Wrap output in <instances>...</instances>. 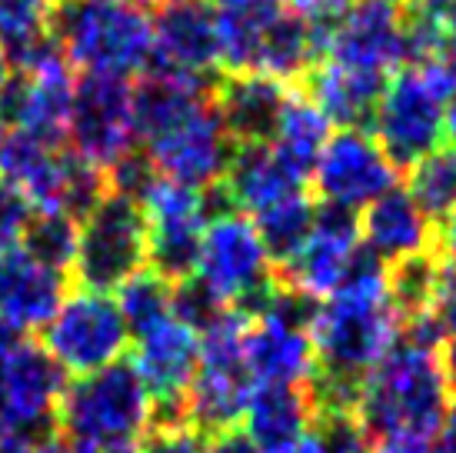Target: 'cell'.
<instances>
[{
    "instance_id": "cell-35",
    "label": "cell",
    "mask_w": 456,
    "mask_h": 453,
    "mask_svg": "<svg viewBox=\"0 0 456 453\" xmlns=\"http://www.w3.org/2000/svg\"><path fill=\"white\" fill-rule=\"evenodd\" d=\"M314 433L320 437L327 453H373V441L367 437V430L360 424L356 414L346 410H330V414H317L314 420Z\"/></svg>"
},
{
    "instance_id": "cell-21",
    "label": "cell",
    "mask_w": 456,
    "mask_h": 453,
    "mask_svg": "<svg viewBox=\"0 0 456 453\" xmlns=\"http://www.w3.org/2000/svg\"><path fill=\"white\" fill-rule=\"evenodd\" d=\"M67 297V274L37 264L24 247L0 251V320L27 330H44Z\"/></svg>"
},
{
    "instance_id": "cell-29",
    "label": "cell",
    "mask_w": 456,
    "mask_h": 453,
    "mask_svg": "<svg viewBox=\"0 0 456 453\" xmlns=\"http://www.w3.org/2000/svg\"><path fill=\"white\" fill-rule=\"evenodd\" d=\"M330 134H333V124L323 117L317 103L310 101L304 90H290L283 113H280L277 134L270 140V151L277 153L293 174L306 180L314 174V164H317L320 151L327 147Z\"/></svg>"
},
{
    "instance_id": "cell-2",
    "label": "cell",
    "mask_w": 456,
    "mask_h": 453,
    "mask_svg": "<svg viewBox=\"0 0 456 453\" xmlns=\"http://www.w3.org/2000/svg\"><path fill=\"white\" fill-rule=\"evenodd\" d=\"M450 407L453 393L440 353L396 340L363 383L356 416L373 447L387 441L430 443L444 427Z\"/></svg>"
},
{
    "instance_id": "cell-32",
    "label": "cell",
    "mask_w": 456,
    "mask_h": 453,
    "mask_svg": "<svg viewBox=\"0 0 456 453\" xmlns=\"http://www.w3.org/2000/svg\"><path fill=\"white\" fill-rule=\"evenodd\" d=\"M410 197L430 220H444L456 210V147L440 144L410 167Z\"/></svg>"
},
{
    "instance_id": "cell-23",
    "label": "cell",
    "mask_w": 456,
    "mask_h": 453,
    "mask_svg": "<svg viewBox=\"0 0 456 453\" xmlns=\"http://www.w3.org/2000/svg\"><path fill=\"white\" fill-rule=\"evenodd\" d=\"M214 87L207 80L170 70H143L134 84V127L143 144H153L157 137L170 134L174 127L187 124L193 113L210 103Z\"/></svg>"
},
{
    "instance_id": "cell-33",
    "label": "cell",
    "mask_w": 456,
    "mask_h": 453,
    "mask_svg": "<svg viewBox=\"0 0 456 453\" xmlns=\"http://www.w3.org/2000/svg\"><path fill=\"white\" fill-rule=\"evenodd\" d=\"M77 237H80V224H77L74 217L37 210L34 220H30V226H27L20 247H24L37 264L67 274V270L74 267V257H77Z\"/></svg>"
},
{
    "instance_id": "cell-25",
    "label": "cell",
    "mask_w": 456,
    "mask_h": 453,
    "mask_svg": "<svg viewBox=\"0 0 456 453\" xmlns=\"http://www.w3.org/2000/svg\"><path fill=\"white\" fill-rule=\"evenodd\" d=\"M220 184L230 194L233 207L247 217L264 214L270 207H277V203L290 201V197L306 190L304 177L293 174L290 167L270 151V144L237 147L227 177Z\"/></svg>"
},
{
    "instance_id": "cell-15",
    "label": "cell",
    "mask_w": 456,
    "mask_h": 453,
    "mask_svg": "<svg viewBox=\"0 0 456 453\" xmlns=\"http://www.w3.org/2000/svg\"><path fill=\"white\" fill-rule=\"evenodd\" d=\"M363 251L360 240V217L354 210L340 207H317L314 230L300 251L293 253L287 264L273 267L277 284L290 290H300L314 301H327L330 293H337L354 267L356 253Z\"/></svg>"
},
{
    "instance_id": "cell-19",
    "label": "cell",
    "mask_w": 456,
    "mask_h": 453,
    "mask_svg": "<svg viewBox=\"0 0 456 453\" xmlns=\"http://www.w3.org/2000/svg\"><path fill=\"white\" fill-rule=\"evenodd\" d=\"M70 63H57L37 74H13L11 87L0 97V127L24 130L51 147H61L70 124Z\"/></svg>"
},
{
    "instance_id": "cell-18",
    "label": "cell",
    "mask_w": 456,
    "mask_h": 453,
    "mask_svg": "<svg viewBox=\"0 0 456 453\" xmlns=\"http://www.w3.org/2000/svg\"><path fill=\"white\" fill-rule=\"evenodd\" d=\"M153 61L151 67L170 74L207 80L220 67L214 4L207 0H160L151 17ZM147 67V70H151Z\"/></svg>"
},
{
    "instance_id": "cell-8",
    "label": "cell",
    "mask_w": 456,
    "mask_h": 453,
    "mask_svg": "<svg viewBox=\"0 0 456 453\" xmlns=\"http://www.w3.org/2000/svg\"><path fill=\"white\" fill-rule=\"evenodd\" d=\"M147 267V220L137 201L107 194L84 220L77 237L74 274L77 287L114 293Z\"/></svg>"
},
{
    "instance_id": "cell-1",
    "label": "cell",
    "mask_w": 456,
    "mask_h": 453,
    "mask_svg": "<svg viewBox=\"0 0 456 453\" xmlns=\"http://www.w3.org/2000/svg\"><path fill=\"white\" fill-rule=\"evenodd\" d=\"M396 340L400 317L387 301V264L363 247L340 290L320 303L310 327L317 374L306 387L317 414H356L363 383Z\"/></svg>"
},
{
    "instance_id": "cell-14",
    "label": "cell",
    "mask_w": 456,
    "mask_h": 453,
    "mask_svg": "<svg viewBox=\"0 0 456 453\" xmlns=\"http://www.w3.org/2000/svg\"><path fill=\"white\" fill-rule=\"evenodd\" d=\"M130 364L153 400V427L187 424V393L200 364V334L170 317L137 337Z\"/></svg>"
},
{
    "instance_id": "cell-48",
    "label": "cell",
    "mask_w": 456,
    "mask_h": 453,
    "mask_svg": "<svg viewBox=\"0 0 456 453\" xmlns=\"http://www.w3.org/2000/svg\"><path fill=\"white\" fill-rule=\"evenodd\" d=\"M110 453H140L137 447H130V450H110Z\"/></svg>"
},
{
    "instance_id": "cell-5",
    "label": "cell",
    "mask_w": 456,
    "mask_h": 453,
    "mask_svg": "<svg viewBox=\"0 0 456 453\" xmlns=\"http://www.w3.org/2000/svg\"><path fill=\"white\" fill-rule=\"evenodd\" d=\"M57 430H64L97 453L130 450L153 430V400L130 360L97 374L67 380Z\"/></svg>"
},
{
    "instance_id": "cell-46",
    "label": "cell",
    "mask_w": 456,
    "mask_h": 453,
    "mask_svg": "<svg viewBox=\"0 0 456 453\" xmlns=\"http://www.w3.org/2000/svg\"><path fill=\"white\" fill-rule=\"evenodd\" d=\"M444 130H446V144H453L456 147V97L450 103H446V117H444Z\"/></svg>"
},
{
    "instance_id": "cell-49",
    "label": "cell",
    "mask_w": 456,
    "mask_h": 453,
    "mask_svg": "<svg viewBox=\"0 0 456 453\" xmlns=\"http://www.w3.org/2000/svg\"><path fill=\"white\" fill-rule=\"evenodd\" d=\"M137 4H160V0H137Z\"/></svg>"
},
{
    "instance_id": "cell-24",
    "label": "cell",
    "mask_w": 456,
    "mask_h": 453,
    "mask_svg": "<svg viewBox=\"0 0 456 453\" xmlns=\"http://www.w3.org/2000/svg\"><path fill=\"white\" fill-rule=\"evenodd\" d=\"M314 420L317 407L306 383H254L240 427L260 447V453H270L304 437Z\"/></svg>"
},
{
    "instance_id": "cell-12",
    "label": "cell",
    "mask_w": 456,
    "mask_h": 453,
    "mask_svg": "<svg viewBox=\"0 0 456 453\" xmlns=\"http://www.w3.org/2000/svg\"><path fill=\"white\" fill-rule=\"evenodd\" d=\"M396 177L400 170L390 164V157L383 153L370 130L340 127L330 134L327 147L320 151L310 180L320 203L356 214L396 187Z\"/></svg>"
},
{
    "instance_id": "cell-16",
    "label": "cell",
    "mask_w": 456,
    "mask_h": 453,
    "mask_svg": "<svg viewBox=\"0 0 456 453\" xmlns=\"http://www.w3.org/2000/svg\"><path fill=\"white\" fill-rule=\"evenodd\" d=\"M233 153H237V144L230 140L214 101L193 113L187 124L174 127L170 134L147 144V157L157 167V174L191 190L220 184L227 177Z\"/></svg>"
},
{
    "instance_id": "cell-27",
    "label": "cell",
    "mask_w": 456,
    "mask_h": 453,
    "mask_svg": "<svg viewBox=\"0 0 456 453\" xmlns=\"http://www.w3.org/2000/svg\"><path fill=\"white\" fill-rule=\"evenodd\" d=\"M383 87H387V77L350 70L333 61H320L304 77V94L323 111L330 124L360 127V130H370L373 124Z\"/></svg>"
},
{
    "instance_id": "cell-34",
    "label": "cell",
    "mask_w": 456,
    "mask_h": 453,
    "mask_svg": "<svg viewBox=\"0 0 456 453\" xmlns=\"http://www.w3.org/2000/svg\"><path fill=\"white\" fill-rule=\"evenodd\" d=\"M227 310H230L227 303L216 301L214 293L203 287L197 277H187V280H180V284H174L170 314H174V320H180L183 327L203 334L207 327H214L216 320L227 314Z\"/></svg>"
},
{
    "instance_id": "cell-11",
    "label": "cell",
    "mask_w": 456,
    "mask_h": 453,
    "mask_svg": "<svg viewBox=\"0 0 456 453\" xmlns=\"http://www.w3.org/2000/svg\"><path fill=\"white\" fill-rule=\"evenodd\" d=\"M323 54L363 74H396L410 63V13L400 0H354L327 30Z\"/></svg>"
},
{
    "instance_id": "cell-10",
    "label": "cell",
    "mask_w": 456,
    "mask_h": 453,
    "mask_svg": "<svg viewBox=\"0 0 456 453\" xmlns=\"http://www.w3.org/2000/svg\"><path fill=\"white\" fill-rule=\"evenodd\" d=\"M67 140L74 153L101 167L103 174L134 151V80L114 74H80L70 97Z\"/></svg>"
},
{
    "instance_id": "cell-44",
    "label": "cell",
    "mask_w": 456,
    "mask_h": 453,
    "mask_svg": "<svg viewBox=\"0 0 456 453\" xmlns=\"http://www.w3.org/2000/svg\"><path fill=\"white\" fill-rule=\"evenodd\" d=\"M440 27H444L446 40H456V0H450L440 13Z\"/></svg>"
},
{
    "instance_id": "cell-43",
    "label": "cell",
    "mask_w": 456,
    "mask_h": 453,
    "mask_svg": "<svg viewBox=\"0 0 456 453\" xmlns=\"http://www.w3.org/2000/svg\"><path fill=\"white\" fill-rule=\"evenodd\" d=\"M270 453H327L323 450V443H320V437L314 433V427L306 430L304 437H297L293 443H287V447H280V450H270Z\"/></svg>"
},
{
    "instance_id": "cell-9",
    "label": "cell",
    "mask_w": 456,
    "mask_h": 453,
    "mask_svg": "<svg viewBox=\"0 0 456 453\" xmlns=\"http://www.w3.org/2000/svg\"><path fill=\"white\" fill-rule=\"evenodd\" d=\"M40 334V347L51 353L53 364L64 374L74 377H87L124 360L130 347V330L120 317L114 293H94L80 287L64 297Z\"/></svg>"
},
{
    "instance_id": "cell-30",
    "label": "cell",
    "mask_w": 456,
    "mask_h": 453,
    "mask_svg": "<svg viewBox=\"0 0 456 453\" xmlns=\"http://www.w3.org/2000/svg\"><path fill=\"white\" fill-rule=\"evenodd\" d=\"M250 220H254L256 234L264 240L273 267H280L306 243L310 230H314V220H317V203L304 190V194H297V197L277 203V207H270V210L250 217Z\"/></svg>"
},
{
    "instance_id": "cell-7",
    "label": "cell",
    "mask_w": 456,
    "mask_h": 453,
    "mask_svg": "<svg viewBox=\"0 0 456 453\" xmlns=\"http://www.w3.org/2000/svg\"><path fill=\"white\" fill-rule=\"evenodd\" d=\"M193 277L200 280L216 301L250 320L264 310L266 297L277 284L273 260L266 253L264 240L256 234L254 220L240 210L207 220Z\"/></svg>"
},
{
    "instance_id": "cell-17",
    "label": "cell",
    "mask_w": 456,
    "mask_h": 453,
    "mask_svg": "<svg viewBox=\"0 0 456 453\" xmlns=\"http://www.w3.org/2000/svg\"><path fill=\"white\" fill-rule=\"evenodd\" d=\"M67 374L40 343L24 340L7 357H0V424L51 433L57 424V407L64 397Z\"/></svg>"
},
{
    "instance_id": "cell-47",
    "label": "cell",
    "mask_w": 456,
    "mask_h": 453,
    "mask_svg": "<svg viewBox=\"0 0 456 453\" xmlns=\"http://www.w3.org/2000/svg\"><path fill=\"white\" fill-rule=\"evenodd\" d=\"M11 77H13L11 63L4 61V54H0V97H4V90L11 87Z\"/></svg>"
},
{
    "instance_id": "cell-31",
    "label": "cell",
    "mask_w": 456,
    "mask_h": 453,
    "mask_svg": "<svg viewBox=\"0 0 456 453\" xmlns=\"http://www.w3.org/2000/svg\"><path fill=\"white\" fill-rule=\"evenodd\" d=\"M114 301L120 307V317L127 324L130 337H143L153 327L170 320V301H174V284L153 270H140L127 284L114 290Z\"/></svg>"
},
{
    "instance_id": "cell-22",
    "label": "cell",
    "mask_w": 456,
    "mask_h": 453,
    "mask_svg": "<svg viewBox=\"0 0 456 453\" xmlns=\"http://www.w3.org/2000/svg\"><path fill=\"white\" fill-rule=\"evenodd\" d=\"M360 240L373 257H380L383 264L390 267L410 260V257L433 253L436 230H433L430 217L419 210V203L410 197V190L393 187L370 207H363Z\"/></svg>"
},
{
    "instance_id": "cell-38",
    "label": "cell",
    "mask_w": 456,
    "mask_h": 453,
    "mask_svg": "<svg viewBox=\"0 0 456 453\" xmlns=\"http://www.w3.org/2000/svg\"><path fill=\"white\" fill-rule=\"evenodd\" d=\"M203 453H260V447L243 433V427H233L207 437V450Z\"/></svg>"
},
{
    "instance_id": "cell-39",
    "label": "cell",
    "mask_w": 456,
    "mask_h": 453,
    "mask_svg": "<svg viewBox=\"0 0 456 453\" xmlns=\"http://www.w3.org/2000/svg\"><path fill=\"white\" fill-rule=\"evenodd\" d=\"M433 253L436 260L456 270V210L450 217L440 220V230H436V243H433Z\"/></svg>"
},
{
    "instance_id": "cell-6",
    "label": "cell",
    "mask_w": 456,
    "mask_h": 453,
    "mask_svg": "<svg viewBox=\"0 0 456 453\" xmlns=\"http://www.w3.org/2000/svg\"><path fill=\"white\" fill-rule=\"evenodd\" d=\"M250 317L227 310L214 327L200 334V364L187 393V424L214 437L243 424L247 400L254 393V377L247 370L243 343H247Z\"/></svg>"
},
{
    "instance_id": "cell-13",
    "label": "cell",
    "mask_w": 456,
    "mask_h": 453,
    "mask_svg": "<svg viewBox=\"0 0 456 453\" xmlns=\"http://www.w3.org/2000/svg\"><path fill=\"white\" fill-rule=\"evenodd\" d=\"M140 210L147 220V267L170 284L193 277L207 226L200 190L157 177L143 194Z\"/></svg>"
},
{
    "instance_id": "cell-26",
    "label": "cell",
    "mask_w": 456,
    "mask_h": 453,
    "mask_svg": "<svg viewBox=\"0 0 456 453\" xmlns=\"http://www.w3.org/2000/svg\"><path fill=\"white\" fill-rule=\"evenodd\" d=\"M247 370L254 383H310L317 374V357L310 334L283 327L277 320L256 317L247 327V343H243Z\"/></svg>"
},
{
    "instance_id": "cell-28",
    "label": "cell",
    "mask_w": 456,
    "mask_h": 453,
    "mask_svg": "<svg viewBox=\"0 0 456 453\" xmlns=\"http://www.w3.org/2000/svg\"><path fill=\"white\" fill-rule=\"evenodd\" d=\"M283 7V0H216L214 21L220 40V67H227L230 74L256 70L260 44Z\"/></svg>"
},
{
    "instance_id": "cell-3",
    "label": "cell",
    "mask_w": 456,
    "mask_h": 453,
    "mask_svg": "<svg viewBox=\"0 0 456 453\" xmlns=\"http://www.w3.org/2000/svg\"><path fill=\"white\" fill-rule=\"evenodd\" d=\"M51 34L80 74H143L153 61L151 13L137 0H53Z\"/></svg>"
},
{
    "instance_id": "cell-20",
    "label": "cell",
    "mask_w": 456,
    "mask_h": 453,
    "mask_svg": "<svg viewBox=\"0 0 456 453\" xmlns=\"http://www.w3.org/2000/svg\"><path fill=\"white\" fill-rule=\"evenodd\" d=\"M290 90L293 87L260 70H243V74H227L220 84H214L210 101L227 127L230 140L237 147H256L273 140Z\"/></svg>"
},
{
    "instance_id": "cell-41",
    "label": "cell",
    "mask_w": 456,
    "mask_h": 453,
    "mask_svg": "<svg viewBox=\"0 0 456 453\" xmlns=\"http://www.w3.org/2000/svg\"><path fill=\"white\" fill-rule=\"evenodd\" d=\"M440 364H444L446 383H450V393L456 400V317L446 324L444 343H440Z\"/></svg>"
},
{
    "instance_id": "cell-36",
    "label": "cell",
    "mask_w": 456,
    "mask_h": 453,
    "mask_svg": "<svg viewBox=\"0 0 456 453\" xmlns=\"http://www.w3.org/2000/svg\"><path fill=\"white\" fill-rule=\"evenodd\" d=\"M34 214H37L34 201L20 187H13L11 180L0 177V251H11V247L24 243V234Z\"/></svg>"
},
{
    "instance_id": "cell-40",
    "label": "cell",
    "mask_w": 456,
    "mask_h": 453,
    "mask_svg": "<svg viewBox=\"0 0 456 453\" xmlns=\"http://www.w3.org/2000/svg\"><path fill=\"white\" fill-rule=\"evenodd\" d=\"M34 453H97V450L87 447V443H80L77 437H70V433H64V430L53 427L47 437H40V443L34 447Z\"/></svg>"
},
{
    "instance_id": "cell-37",
    "label": "cell",
    "mask_w": 456,
    "mask_h": 453,
    "mask_svg": "<svg viewBox=\"0 0 456 453\" xmlns=\"http://www.w3.org/2000/svg\"><path fill=\"white\" fill-rule=\"evenodd\" d=\"M207 450V437L191 424H177V427H153L143 437V450L140 453H203Z\"/></svg>"
},
{
    "instance_id": "cell-4",
    "label": "cell",
    "mask_w": 456,
    "mask_h": 453,
    "mask_svg": "<svg viewBox=\"0 0 456 453\" xmlns=\"http://www.w3.org/2000/svg\"><path fill=\"white\" fill-rule=\"evenodd\" d=\"M456 97V70L444 57L406 63L387 80L370 134L396 170H410L419 157L446 144V103Z\"/></svg>"
},
{
    "instance_id": "cell-45",
    "label": "cell",
    "mask_w": 456,
    "mask_h": 453,
    "mask_svg": "<svg viewBox=\"0 0 456 453\" xmlns=\"http://www.w3.org/2000/svg\"><path fill=\"white\" fill-rule=\"evenodd\" d=\"M410 4H413V11L430 13V17H440V13H444V7L450 4V0H410Z\"/></svg>"
},
{
    "instance_id": "cell-42",
    "label": "cell",
    "mask_w": 456,
    "mask_h": 453,
    "mask_svg": "<svg viewBox=\"0 0 456 453\" xmlns=\"http://www.w3.org/2000/svg\"><path fill=\"white\" fill-rule=\"evenodd\" d=\"M373 453H436L427 441H387L377 443Z\"/></svg>"
}]
</instances>
